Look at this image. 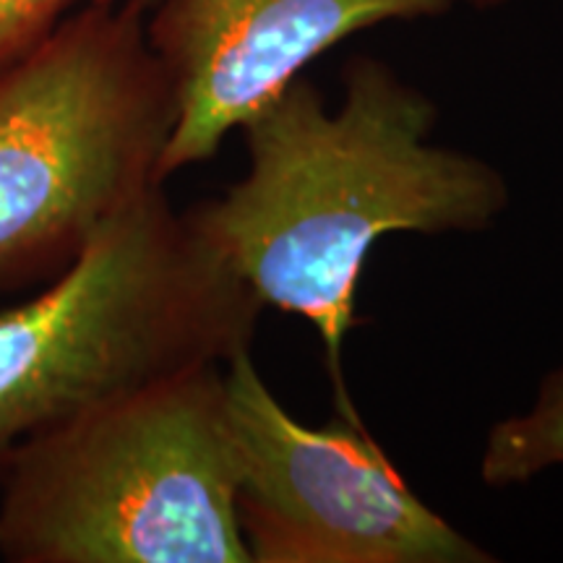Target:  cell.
Here are the masks:
<instances>
[{"instance_id": "6da1fadb", "label": "cell", "mask_w": 563, "mask_h": 563, "mask_svg": "<svg viewBox=\"0 0 563 563\" xmlns=\"http://www.w3.org/2000/svg\"><path fill=\"white\" fill-rule=\"evenodd\" d=\"M439 108L384 60L352 58L336 110L306 76L241 129L249 170L186 211L264 308L319 334L336 412L361 420L342 371L357 323V285L389 232H481L509 209L504 173L433 144Z\"/></svg>"}, {"instance_id": "7a4b0ae2", "label": "cell", "mask_w": 563, "mask_h": 563, "mask_svg": "<svg viewBox=\"0 0 563 563\" xmlns=\"http://www.w3.org/2000/svg\"><path fill=\"white\" fill-rule=\"evenodd\" d=\"M264 306L162 186L32 300L0 311V475L24 443L251 350Z\"/></svg>"}, {"instance_id": "3957f363", "label": "cell", "mask_w": 563, "mask_h": 563, "mask_svg": "<svg viewBox=\"0 0 563 563\" xmlns=\"http://www.w3.org/2000/svg\"><path fill=\"white\" fill-rule=\"evenodd\" d=\"M13 563H253L235 506L224 365L211 363L37 435L5 464Z\"/></svg>"}, {"instance_id": "277c9868", "label": "cell", "mask_w": 563, "mask_h": 563, "mask_svg": "<svg viewBox=\"0 0 563 563\" xmlns=\"http://www.w3.org/2000/svg\"><path fill=\"white\" fill-rule=\"evenodd\" d=\"M175 115L133 0L76 5L0 70V290L60 274L162 186Z\"/></svg>"}, {"instance_id": "5b68a950", "label": "cell", "mask_w": 563, "mask_h": 563, "mask_svg": "<svg viewBox=\"0 0 563 563\" xmlns=\"http://www.w3.org/2000/svg\"><path fill=\"white\" fill-rule=\"evenodd\" d=\"M224 399L238 522L253 563L496 561L422 501L363 420H295L251 350L224 363Z\"/></svg>"}, {"instance_id": "8992f818", "label": "cell", "mask_w": 563, "mask_h": 563, "mask_svg": "<svg viewBox=\"0 0 563 563\" xmlns=\"http://www.w3.org/2000/svg\"><path fill=\"white\" fill-rule=\"evenodd\" d=\"M175 95L162 180L222 141L308 63L386 21L435 19L456 0H133Z\"/></svg>"}, {"instance_id": "52a82bcc", "label": "cell", "mask_w": 563, "mask_h": 563, "mask_svg": "<svg viewBox=\"0 0 563 563\" xmlns=\"http://www.w3.org/2000/svg\"><path fill=\"white\" fill-rule=\"evenodd\" d=\"M553 467H563V365L540 382L530 410L490 428L481 454V481L490 488H511Z\"/></svg>"}, {"instance_id": "ba28073f", "label": "cell", "mask_w": 563, "mask_h": 563, "mask_svg": "<svg viewBox=\"0 0 563 563\" xmlns=\"http://www.w3.org/2000/svg\"><path fill=\"white\" fill-rule=\"evenodd\" d=\"M79 0H0V70L51 34Z\"/></svg>"}, {"instance_id": "9c48e42d", "label": "cell", "mask_w": 563, "mask_h": 563, "mask_svg": "<svg viewBox=\"0 0 563 563\" xmlns=\"http://www.w3.org/2000/svg\"><path fill=\"white\" fill-rule=\"evenodd\" d=\"M470 3H473L475 9H481V11H490V9H498V5L509 3V0H470Z\"/></svg>"}]
</instances>
